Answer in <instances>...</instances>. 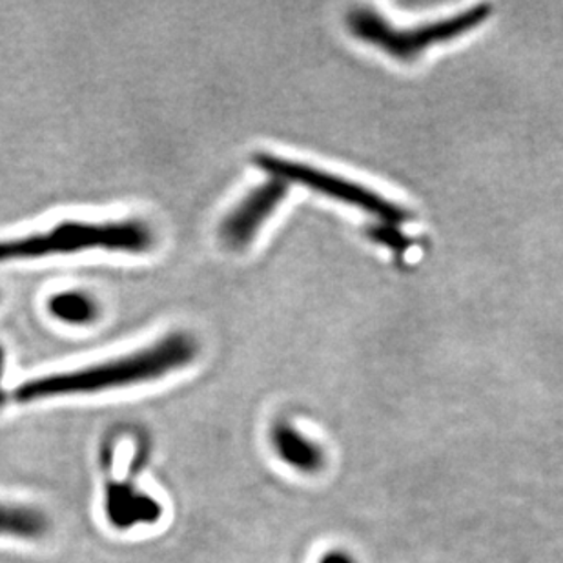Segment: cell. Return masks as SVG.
<instances>
[{"instance_id":"6da1fadb","label":"cell","mask_w":563,"mask_h":563,"mask_svg":"<svg viewBox=\"0 0 563 563\" xmlns=\"http://www.w3.org/2000/svg\"><path fill=\"white\" fill-rule=\"evenodd\" d=\"M197 351L199 346L190 334L172 332L146 349L118 360L24 382L13 390L11 398L15 399L16 404H33L41 399L133 387L187 367L196 360Z\"/></svg>"},{"instance_id":"52a82bcc","label":"cell","mask_w":563,"mask_h":563,"mask_svg":"<svg viewBox=\"0 0 563 563\" xmlns=\"http://www.w3.org/2000/svg\"><path fill=\"white\" fill-rule=\"evenodd\" d=\"M107 515L119 529L152 523L161 516V507L154 498L133 489L130 484H113L107 493Z\"/></svg>"},{"instance_id":"5b68a950","label":"cell","mask_w":563,"mask_h":563,"mask_svg":"<svg viewBox=\"0 0 563 563\" xmlns=\"http://www.w3.org/2000/svg\"><path fill=\"white\" fill-rule=\"evenodd\" d=\"M288 196V185L279 179L261 183L246 194L234 210L227 213L219 234L229 249H245L255 240L261 227L268 221Z\"/></svg>"},{"instance_id":"9c48e42d","label":"cell","mask_w":563,"mask_h":563,"mask_svg":"<svg viewBox=\"0 0 563 563\" xmlns=\"http://www.w3.org/2000/svg\"><path fill=\"white\" fill-rule=\"evenodd\" d=\"M48 312L60 323L85 327L96 323L101 309L90 294L82 290H64L48 299Z\"/></svg>"},{"instance_id":"7c38bea8","label":"cell","mask_w":563,"mask_h":563,"mask_svg":"<svg viewBox=\"0 0 563 563\" xmlns=\"http://www.w3.org/2000/svg\"><path fill=\"white\" fill-rule=\"evenodd\" d=\"M5 371V352L4 346L0 345V407L4 405L5 399H8V394L4 393V388H2V377H4Z\"/></svg>"},{"instance_id":"7a4b0ae2","label":"cell","mask_w":563,"mask_h":563,"mask_svg":"<svg viewBox=\"0 0 563 563\" xmlns=\"http://www.w3.org/2000/svg\"><path fill=\"white\" fill-rule=\"evenodd\" d=\"M154 245V232L139 219L82 223L64 221L46 232L0 241V263L32 261L52 255L79 254L88 251L143 254Z\"/></svg>"},{"instance_id":"ba28073f","label":"cell","mask_w":563,"mask_h":563,"mask_svg":"<svg viewBox=\"0 0 563 563\" xmlns=\"http://www.w3.org/2000/svg\"><path fill=\"white\" fill-rule=\"evenodd\" d=\"M49 529L48 516L32 505L0 501V537L37 540Z\"/></svg>"},{"instance_id":"30bf717a","label":"cell","mask_w":563,"mask_h":563,"mask_svg":"<svg viewBox=\"0 0 563 563\" xmlns=\"http://www.w3.org/2000/svg\"><path fill=\"white\" fill-rule=\"evenodd\" d=\"M367 235L377 245L387 246L394 252H407L410 249V240L399 230V224L376 221L368 227Z\"/></svg>"},{"instance_id":"8fae6325","label":"cell","mask_w":563,"mask_h":563,"mask_svg":"<svg viewBox=\"0 0 563 563\" xmlns=\"http://www.w3.org/2000/svg\"><path fill=\"white\" fill-rule=\"evenodd\" d=\"M319 563H356V560L352 559L351 554L345 551H330L324 554L323 559L319 560Z\"/></svg>"},{"instance_id":"3957f363","label":"cell","mask_w":563,"mask_h":563,"mask_svg":"<svg viewBox=\"0 0 563 563\" xmlns=\"http://www.w3.org/2000/svg\"><path fill=\"white\" fill-rule=\"evenodd\" d=\"M490 11L489 4L473 5L456 15L404 30L390 24L373 8H356L346 15V26L363 43L373 44L396 60L412 63L432 46L451 43L482 26L489 19Z\"/></svg>"},{"instance_id":"8992f818","label":"cell","mask_w":563,"mask_h":563,"mask_svg":"<svg viewBox=\"0 0 563 563\" xmlns=\"http://www.w3.org/2000/svg\"><path fill=\"white\" fill-rule=\"evenodd\" d=\"M271 443L279 460L299 473L316 474L323 468V449L288 421L272 426Z\"/></svg>"},{"instance_id":"277c9868","label":"cell","mask_w":563,"mask_h":563,"mask_svg":"<svg viewBox=\"0 0 563 563\" xmlns=\"http://www.w3.org/2000/svg\"><path fill=\"white\" fill-rule=\"evenodd\" d=\"M252 161L260 170L268 174L272 179H279V181H285L287 185L310 188L316 194L360 208L363 212L374 216L377 221L393 224L409 221L410 213L398 207L396 202L388 201L387 197L379 196L371 188L362 187V185L345 179V177L335 176V174L321 170L316 166L303 165L298 161L287 159L282 155L266 154V152H257Z\"/></svg>"}]
</instances>
